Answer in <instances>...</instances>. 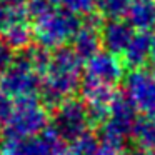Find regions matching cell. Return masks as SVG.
<instances>
[{"label":"cell","mask_w":155,"mask_h":155,"mask_svg":"<svg viewBox=\"0 0 155 155\" xmlns=\"http://www.w3.org/2000/svg\"><path fill=\"white\" fill-rule=\"evenodd\" d=\"M48 125L50 118L44 105L32 97H25L17 100L0 128L5 138H25L40 134Z\"/></svg>","instance_id":"obj_1"},{"label":"cell","mask_w":155,"mask_h":155,"mask_svg":"<svg viewBox=\"0 0 155 155\" xmlns=\"http://www.w3.org/2000/svg\"><path fill=\"white\" fill-rule=\"evenodd\" d=\"M67 142L48 125L40 134L25 138H5L0 155H64Z\"/></svg>","instance_id":"obj_2"},{"label":"cell","mask_w":155,"mask_h":155,"mask_svg":"<svg viewBox=\"0 0 155 155\" xmlns=\"http://www.w3.org/2000/svg\"><path fill=\"white\" fill-rule=\"evenodd\" d=\"M55 108L57 110L54 114V118L50 120V127L65 142H72L88 132L92 122L85 102L67 98Z\"/></svg>","instance_id":"obj_3"},{"label":"cell","mask_w":155,"mask_h":155,"mask_svg":"<svg viewBox=\"0 0 155 155\" xmlns=\"http://www.w3.org/2000/svg\"><path fill=\"white\" fill-rule=\"evenodd\" d=\"M138 120V110L127 95L117 94L110 104V114L100 127V135L124 140L130 137Z\"/></svg>","instance_id":"obj_4"},{"label":"cell","mask_w":155,"mask_h":155,"mask_svg":"<svg viewBox=\"0 0 155 155\" xmlns=\"http://www.w3.org/2000/svg\"><path fill=\"white\" fill-rule=\"evenodd\" d=\"M125 95L140 114H155V74L145 68H132L125 77Z\"/></svg>","instance_id":"obj_5"},{"label":"cell","mask_w":155,"mask_h":155,"mask_svg":"<svg viewBox=\"0 0 155 155\" xmlns=\"http://www.w3.org/2000/svg\"><path fill=\"white\" fill-rule=\"evenodd\" d=\"M122 77H124L122 62L112 52L94 55L87 65V78L90 80L115 87L122 80Z\"/></svg>","instance_id":"obj_6"},{"label":"cell","mask_w":155,"mask_h":155,"mask_svg":"<svg viewBox=\"0 0 155 155\" xmlns=\"http://www.w3.org/2000/svg\"><path fill=\"white\" fill-rule=\"evenodd\" d=\"M153 47L155 34H152V30H138L124 52L125 65L130 68H142L147 62H150Z\"/></svg>","instance_id":"obj_7"},{"label":"cell","mask_w":155,"mask_h":155,"mask_svg":"<svg viewBox=\"0 0 155 155\" xmlns=\"http://www.w3.org/2000/svg\"><path fill=\"white\" fill-rule=\"evenodd\" d=\"M135 28L132 27L130 22L125 20H115L108 22L107 27L104 30V45L108 48V52L115 55H120L125 52V48L128 47L132 37L135 35Z\"/></svg>","instance_id":"obj_8"},{"label":"cell","mask_w":155,"mask_h":155,"mask_svg":"<svg viewBox=\"0 0 155 155\" xmlns=\"http://www.w3.org/2000/svg\"><path fill=\"white\" fill-rule=\"evenodd\" d=\"M127 20L138 30L155 28V0H132Z\"/></svg>","instance_id":"obj_9"},{"label":"cell","mask_w":155,"mask_h":155,"mask_svg":"<svg viewBox=\"0 0 155 155\" xmlns=\"http://www.w3.org/2000/svg\"><path fill=\"white\" fill-rule=\"evenodd\" d=\"M2 87H4V92L7 95L25 98V97H32V94L37 88V82L25 72H12V74L5 75Z\"/></svg>","instance_id":"obj_10"},{"label":"cell","mask_w":155,"mask_h":155,"mask_svg":"<svg viewBox=\"0 0 155 155\" xmlns=\"http://www.w3.org/2000/svg\"><path fill=\"white\" fill-rule=\"evenodd\" d=\"M132 137L140 150H155V114H143L138 117Z\"/></svg>","instance_id":"obj_11"},{"label":"cell","mask_w":155,"mask_h":155,"mask_svg":"<svg viewBox=\"0 0 155 155\" xmlns=\"http://www.w3.org/2000/svg\"><path fill=\"white\" fill-rule=\"evenodd\" d=\"M98 45H100V40L94 34H85L78 40V54L84 57H94L95 52L98 50Z\"/></svg>","instance_id":"obj_12"},{"label":"cell","mask_w":155,"mask_h":155,"mask_svg":"<svg viewBox=\"0 0 155 155\" xmlns=\"http://www.w3.org/2000/svg\"><path fill=\"white\" fill-rule=\"evenodd\" d=\"M130 4L132 0H104V8L110 17H122L127 15Z\"/></svg>","instance_id":"obj_13"},{"label":"cell","mask_w":155,"mask_h":155,"mask_svg":"<svg viewBox=\"0 0 155 155\" xmlns=\"http://www.w3.org/2000/svg\"><path fill=\"white\" fill-rule=\"evenodd\" d=\"M150 62L155 65V47H153V52H152V58H150Z\"/></svg>","instance_id":"obj_14"},{"label":"cell","mask_w":155,"mask_h":155,"mask_svg":"<svg viewBox=\"0 0 155 155\" xmlns=\"http://www.w3.org/2000/svg\"><path fill=\"white\" fill-rule=\"evenodd\" d=\"M147 155H155V150H152V152H148Z\"/></svg>","instance_id":"obj_15"}]
</instances>
